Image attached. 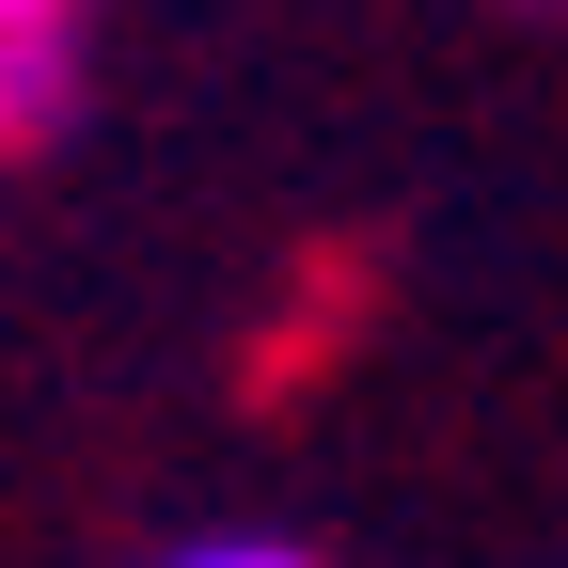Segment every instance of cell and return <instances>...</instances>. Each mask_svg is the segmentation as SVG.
I'll return each mask as SVG.
<instances>
[{"label": "cell", "mask_w": 568, "mask_h": 568, "mask_svg": "<svg viewBox=\"0 0 568 568\" xmlns=\"http://www.w3.org/2000/svg\"><path fill=\"white\" fill-rule=\"evenodd\" d=\"M142 568H316L301 537H253V521H222V537H174V552H142Z\"/></svg>", "instance_id": "cell-1"}, {"label": "cell", "mask_w": 568, "mask_h": 568, "mask_svg": "<svg viewBox=\"0 0 568 568\" xmlns=\"http://www.w3.org/2000/svg\"><path fill=\"white\" fill-rule=\"evenodd\" d=\"M48 32H80V0H0V48H48Z\"/></svg>", "instance_id": "cell-2"}]
</instances>
